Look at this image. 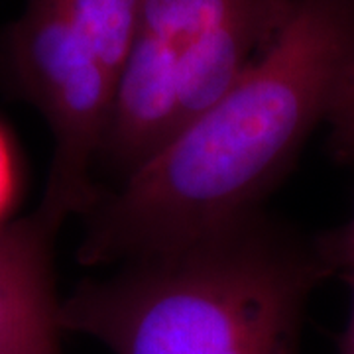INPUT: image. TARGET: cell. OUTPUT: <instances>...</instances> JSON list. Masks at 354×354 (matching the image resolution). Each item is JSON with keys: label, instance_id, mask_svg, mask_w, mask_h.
<instances>
[{"label": "cell", "instance_id": "obj_1", "mask_svg": "<svg viewBox=\"0 0 354 354\" xmlns=\"http://www.w3.org/2000/svg\"><path fill=\"white\" fill-rule=\"evenodd\" d=\"M354 64V0H293L250 69L148 162L97 195L79 246L124 264L234 227L327 122Z\"/></svg>", "mask_w": 354, "mask_h": 354}, {"label": "cell", "instance_id": "obj_2", "mask_svg": "<svg viewBox=\"0 0 354 354\" xmlns=\"http://www.w3.org/2000/svg\"><path fill=\"white\" fill-rule=\"evenodd\" d=\"M62 301V327L113 354H297L309 293L329 272L260 213L124 264Z\"/></svg>", "mask_w": 354, "mask_h": 354}, {"label": "cell", "instance_id": "obj_3", "mask_svg": "<svg viewBox=\"0 0 354 354\" xmlns=\"http://www.w3.org/2000/svg\"><path fill=\"white\" fill-rule=\"evenodd\" d=\"M0 75L50 128V174L32 215L57 234L99 195L93 177L109 127L113 71L51 4L26 0L0 41Z\"/></svg>", "mask_w": 354, "mask_h": 354}, {"label": "cell", "instance_id": "obj_4", "mask_svg": "<svg viewBox=\"0 0 354 354\" xmlns=\"http://www.w3.org/2000/svg\"><path fill=\"white\" fill-rule=\"evenodd\" d=\"M53 239L34 215L0 228V354H62Z\"/></svg>", "mask_w": 354, "mask_h": 354}, {"label": "cell", "instance_id": "obj_5", "mask_svg": "<svg viewBox=\"0 0 354 354\" xmlns=\"http://www.w3.org/2000/svg\"><path fill=\"white\" fill-rule=\"evenodd\" d=\"M113 71L114 79L140 32L144 0H46Z\"/></svg>", "mask_w": 354, "mask_h": 354}, {"label": "cell", "instance_id": "obj_6", "mask_svg": "<svg viewBox=\"0 0 354 354\" xmlns=\"http://www.w3.org/2000/svg\"><path fill=\"white\" fill-rule=\"evenodd\" d=\"M254 0H144L140 32L171 50H183Z\"/></svg>", "mask_w": 354, "mask_h": 354}, {"label": "cell", "instance_id": "obj_7", "mask_svg": "<svg viewBox=\"0 0 354 354\" xmlns=\"http://www.w3.org/2000/svg\"><path fill=\"white\" fill-rule=\"evenodd\" d=\"M327 124L330 127V146L337 156L354 160V64L330 109Z\"/></svg>", "mask_w": 354, "mask_h": 354}, {"label": "cell", "instance_id": "obj_8", "mask_svg": "<svg viewBox=\"0 0 354 354\" xmlns=\"http://www.w3.org/2000/svg\"><path fill=\"white\" fill-rule=\"evenodd\" d=\"M321 252L329 268H339L346 279H354V215L337 234L321 242Z\"/></svg>", "mask_w": 354, "mask_h": 354}, {"label": "cell", "instance_id": "obj_9", "mask_svg": "<svg viewBox=\"0 0 354 354\" xmlns=\"http://www.w3.org/2000/svg\"><path fill=\"white\" fill-rule=\"evenodd\" d=\"M18 189V171H16V160H14L10 140L6 138L4 130L0 128V228L4 227L2 221L12 209Z\"/></svg>", "mask_w": 354, "mask_h": 354}, {"label": "cell", "instance_id": "obj_10", "mask_svg": "<svg viewBox=\"0 0 354 354\" xmlns=\"http://www.w3.org/2000/svg\"><path fill=\"white\" fill-rule=\"evenodd\" d=\"M351 290H353V301H351V315L346 323V330L341 342V354H354V279H348Z\"/></svg>", "mask_w": 354, "mask_h": 354}]
</instances>
